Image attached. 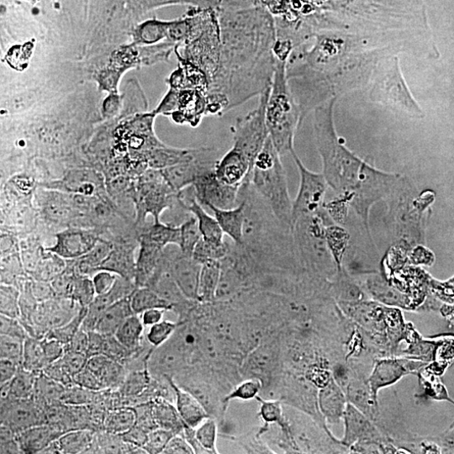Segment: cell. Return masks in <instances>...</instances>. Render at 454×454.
I'll return each mask as SVG.
<instances>
[{
	"instance_id": "cell-5",
	"label": "cell",
	"mask_w": 454,
	"mask_h": 454,
	"mask_svg": "<svg viewBox=\"0 0 454 454\" xmlns=\"http://www.w3.org/2000/svg\"><path fill=\"white\" fill-rule=\"evenodd\" d=\"M411 294L399 296H348L341 293H313L285 305L294 330L301 337L324 340L367 325L392 318L407 303Z\"/></svg>"
},
{
	"instance_id": "cell-9",
	"label": "cell",
	"mask_w": 454,
	"mask_h": 454,
	"mask_svg": "<svg viewBox=\"0 0 454 454\" xmlns=\"http://www.w3.org/2000/svg\"><path fill=\"white\" fill-rule=\"evenodd\" d=\"M339 46L298 43L286 49L276 65V80L288 88H311L335 76Z\"/></svg>"
},
{
	"instance_id": "cell-13",
	"label": "cell",
	"mask_w": 454,
	"mask_h": 454,
	"mask_svg": "<svg viewBox=\"0 0 454 454\" xmlns=\"http://www.w3.org/2000/svg\"><path fill=\"white\" fill-rule=\"evenodd\" d=\"M281 454H358V451H350V450H345V448H332V446H326L324 442L315 444V446L305 442L303 446H294L293 444L288 451Z\"/></svg>"
},
{
	"instance_id": "cell-11",
	"label": "cell",
	"mask_w": 454,
	"mask_h": 454,
	"mask_svg": "<svg viewBox=\"0 0 454 454\" xmlns=\"http://www.w3.org/2000/svg\"><path fill=\"white\" fill-rule=\"evenodd\" d=\"M414 418L426 426V431L436 442L439 453L454 454V418H438L426 411L416 412Z\"/></svg>"
},
{
	"instance_id": "cell-3",
	"label": "cell",
	"mask_w": 454,
	"mask_h": 454,
	"mask_svg": "<svg viewBox=\"0 0 454 454\" xmlns=\"http://www.w3.org/2000/svg\"><path fill=\"white\" fill-rule=\"evenodd\" d=\"M429 335L399 347L384 371L394 403L409 416L426 411L438 418H454V369L439 360Z\"/></svg>"
},
{
	"instance_id": "cell-8",
	"label": "cell",
	"mask_w": 454,
	"mask_h": 454,
	"mask_svg": "<svg viewBox=\"0 0 454 454\" xmlns=\"http://www.w3.org/2000/svg\"><path fill=\"white\" fill-rule=\"evenodd\" d=\"M360 395L367 416L382 426L394 439L397 454H441L429 433L418 427L411 421V416L394 403L386 377L384 390L379 395L372 397L364 389V384H360Z\"/></svg>"
},
{
	"instance_id": "cell-2",
	"label": "cell",
	"mask_w": 454,
	"mask_h": 454,
	"mask_svg": "<svg viewBox=\"0 0 454 454\" xmlns=\"http://www.w3.org/2000/svg\"><path fill=\"white\" fill-rule=\"evenodd\" d=\"M76 372L112 379L142 389L212 392V362L207 347L182 335H146L118 357L76 365Z\"/></svg>"
},
{
	"instance_id": "cell-10",
	"label": "cell",
	"mask_w": 454,
	"mask_h": 454,
	"mask_svg": "<svg viewBox=\"0 0 454 454\" xmlns=\"http://www.w3.org/2000/svg\"><path fill=\"white\" fill-rule=\"evenodd\" d=\"M429 345L439 360L454 369V305L433 325Z\"/></svg>"
},
{
	"instance_id": "cell-14",
	"label": "cell",
	"mask_w": 454,
	"mask_h": 454,
	"mask_svg": "<svg viewBox=\"0 0 454 454\" xmlns=\"http://www.w3.org/2000/svg\"><path fill=\"white\" fill-rule=\"evenodd\" d=\"M138 454H157V453H138Z\"/></svg>"
},
{
	"instance_id": "cell-4",
	"label": "cell",
	"mask_w": 454,
	"mask_h": 454,
	"mask_svg": "<svg viewBox=\"0 0 454 454\" xmlns=\"http://www.w3.org/2000/svg\"><path fill=\"white\" fill-rule=\"evenodd\" d=\"M356 180V214L341 236L356 247L373 246L392 254L412 232L414 185L380 177Z\"/></svg>"
},
{
	"instance_id": "cell-12",
	"label": "cell",
	"mask_w": 454,
	"mask_h": 454,
	"mask_svg": "<svg viewBox=\"0 0 454 454\" xmlns=\"http://www.w3.org/2000/svg\"><path fill=\"white\" fill-rule=\"evenodd\" d=\"M358 454H397V451L392 436L386 429H382L377 436H373L358 450Z\"/></svg>"
},
{
	"instance_id": "cell-7",
	"label": "cell",
	"mask_w": 454,
	"mask_h": 454,
	"mask_svg": "<svg viewBox=\"0 0 454 454\" xmlns=\"http://www.w3.org/2000/svg\"><path fill=\"white\" fill-rule=\"evenodd\" d=\"M442 103L436 142L422 163L416 184L434 185L454 197V35L439 44ZM414 184V185H416Z\"/></svg>"
},
{
	"instance_id": "cell-1",
	"label": "cell",
	"mask_w": 454,
	"mask_h": 454,
	"mask_svg": "<svg viewBox=\"0 0 454 454\" xmlns=\"http://www.w3.org/2000/svg\"><path fill=\"white\" fill-rule=\"evenodd\" d=\"M66 407L76 424L78 451L170 454L168 438L152 416L142 387L76 372Z\"/></svg>"
},
{
	"instance_id": "cell-6",
	"label": "cell",
	"mask_w": 454,
	"mask_h": 454,
	"mask_svg": "<svg viewBox=\"0 0 454 454\" xmlns=\"http://www.w3.org/2000/svg\"><path fill=\"white\" fill-rule=\"evenodd\" d=\"M78 446L66 401L41 403L2 418V454H78Z\"/></svg>"
}]
</instances>
